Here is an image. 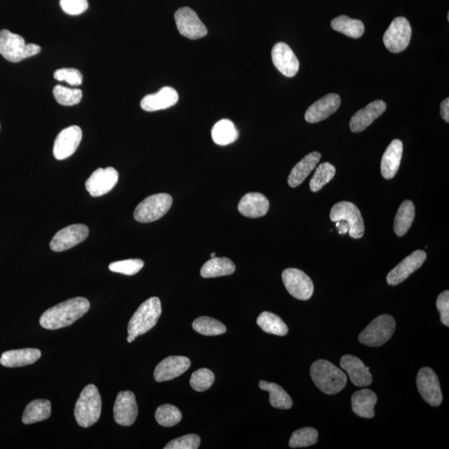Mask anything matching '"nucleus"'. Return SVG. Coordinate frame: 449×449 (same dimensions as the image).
<instances>
[{
    "instance_id": "obj_7",
    "label": "nucleus",
    "mask_w": 449,
    "mask_h": 449,
    "mask_svg": "<svg viewBox=\"0 0 449 449\" xmlns=\"http://www.w3.org/2000/svg\"><path fill=\"white\" fill-rule=\"evenodd\" d=\"M173 201V197L167 193L148 196L135 209L134 218L142 223L157 221L168 213Z\"/></svg>"
},
{
    "instance_id": "obj_29",
    "label": "nucleus",
    "mask_w": 449,
    "mask_h": 449,
    "mask_svg": "<svg viewBox=\"0 0 449 449\" xmlns=\"http://www.w3.org/2000/svg\"><path fill=\"white\" fill-rule=\"evenodd\" d=\"M51 415V401L47 399H35L25 408L22 421L25 424H32L46 420Z\"/></svg>"
},
{
    "instance_id": "obj_28",
    "label": "nucleus",
    "mask_w": 449,
    "mask_h": 449,
    "mask_svg": "<svg viewBox=\"0 0 449 449\" xmlns=\"http://www.w3.org/2000/svg\"><path fill=\"white\" fill-rule=\"evenodd\" d=\"M378 401L377 395L370 389H362L352 395V410L356 415L372 419L375 417V406Z\"/></svg>"
},
{
    "instance_id": "obj_24",
    "label": "nucleus",
    "mask_w": 449,
    "mask_h": 449,
    "mask_svg": "<svg viewBox=\"0 0 449 449\" xmlns=\"http://www.w3.org/2000/svg\"><path fill=\"white\" fill-rule=\"evenodd\" d=\"M269 202L262 193H247L239 202L238 210L241 214L249 218H259L267 215Z\"/></svg>"
},
{
    "instance_id": "obj_15",
    "label": "nucleus",
    "mask_w": 449,
    "mask_h": 449,
    "mask_svg": "<svg viewBox=\"0 0 449 449\" xmlns=\"http://www.w3.org/2000/svg\"><path fill=\"white\" fill-rule=\"evenodd\" d=\"M119 182V173L114 168L105 169L98 168L85 183L89 194L94 197H98L107 194L112 190Z\"/></svg>"
},
{
    "instance_id": "obj_13",
    "label": "nucleus",
    "mask_w": 449,
    "mask_h": 449,
    "mask_svg": "<svg viewBox=\"0 0 449 449\" xmlns=\"http://www.w3.org/2000/svg\"><path fill=\"white\" fill-rule=\"evenodd\" d=\"M89 229L83 224H74L58 232L51 242V248L55 253H61L79 245L86 240Z\"/></svg>"
},
{
    "instance_id": "obj_30",
    "label": "nucleus",
    "mask_w": 449,
    "mask_h": 449,
    "mask_svg": "<svg viewBox=\"0 0 449 449\" xmlns=\"http://www.w3.org/2000/svg\"><path fill=\"white\" fill-rule=\"evenodd\" d=\"M236 271V266L232 260L227 257H213L206 262L201 269L203 278H215L230 276Z\"/></svg>"
},
{
    "instance_id": "obj_45",
    "label": "nucleus",
    "mask_w": 449,
    "mask_h": 449,
    "mask_svg": "<svg viewBox=\"0 0 449 449\" xmlns=\"http://www.w3.org/2000/svg\"><path fill=\"white\" fill-rule=\"evenodd\" d=\"M60 6L67 15H79L88 10V0H60Z\"/></svg>"
},
{
    "instance_id": "obj_14",
    "label": "nucleus",
    "mask_w": 449,
    "mask_h": 449,
    "mask_svg": "<svg viewBox=\"0 0 449 449\" xmlns=\"http://www.w3.org/2000/svg\"><path fill=\"white\" fill-rule=\"evenodd\" d=\"M83 133L79 126L62 130L53 145V156L58 160H65L74 154L82 140Z\"/></svg>"
},
{
    "instance_id": "obj_18",
    "label": "nucleus",
    "mask_w": 449,
    "mask_h": 449,
    "mask_svg": "<svg viewBox=\"0 0 449 449\" xmlns=\"http://www.w3.org/2000/svg\"><path fill=\"white\" fill-rule=\"evenodd\" d=\"M427 255L424 250H416L403 259L388 274L387 282L389 286H397L406 281L408 276L419 269L424 264Z\"/></svg>"
},
{
    "instance_id": "obj_31",
    "label": "nucleus",
    "mask_w": 449,
    "mask_h": 449,
    "mask_svg": "<svg viewBox=\"0 0 449 449\" xmlns=\"http://www.w3.org/2000/svg\"><path fill=\"white\" fill-rule=\"evenodd\" d=\"M415 217V208L411 201H404L395 215L394 230L395 234L403 236L410 230Z\"/></svg>"
},
{
    "instance_id": "obj_36",
    "label": "nucleus",
    "mask_w": 449,
    "mask_h": 449,
    "mask_svg": "<svg viewBox=\"0 0 449 449\" xmlns=\"http://www.w3.org/2000/svg\"><path fill=\"white\" fill-rule=\"evenodd\" d=\"M192 328L197 333L206 336L220 335L227 332V327L222 322L208 316L196 319L192 323Z\"/></svg>"
},
{
    "instance_id": "obj_17",
    "label": "nucleus",
    "mask_w": 449,
    "mask_h": 449,
    "mask_svg": "<svg viewBox=\"0 0 449 449\" xmlns=\"http://www.w3.org/2000/svg\"><path fill=\"white\" fill-rule=\"evenodd\" d=\"M272 57L274 65L286 77L297 74L300 62L288 44L277 43L272 48Z\"/></svg>"
},
{
    "instance_id": "obj_41",
    "label": "nucleus",
    "mask_w": 449,
    "mask_h": 449,
    "mask_svg": "<svg viewBox=\"0 0 449 449\" xmlns=\"http://www.w3.org/2000/svg\"><path fill=\"white\" fill-rule=\"evenodd\" d=\"M215 375L208 369H200L193 373L190 380L192 388L196 391L203 392L212 387Z\"/></svg>"
},
{
    "instance_id": "obj_44",
    "label": "nucleus",
    "mask_w": 449,
    "mask_h": 449,
    "mask_svg": "<svg viewBox=\"0 0 449 449\" xmlns=\"http://www.w3.org/2000/svg\"><path fill=\"white\" fill-rule=\"evenodd\" d=\"M55 79L58 81H65L71 86H80L83 83V75L81 72L75 69H58L55 73Z\"/></svg>"
},
{
    "instance_id": "obj_21",
    "label": "nucleus",
    "mask_w": 449,
    "mask_h": 449,
    "mask_svg": "<svg viewBox=\"0 0 449 449\" xmlns=\"http://www.w3.org/2000/svg\"><path fill=\"white\" fill-rule=\"evenodd\" d=\"M340 367L348 373L350 380L357 387H366L372 384L370 367L356 356L347 354L340 359Z\"/></svg>"
},
{
    "instance_id": "obj_25",
    "label": "nucleus",
    "mask_w": 449,
    "mask_h": 449,
    "mask_svg": "<svg viewBox=\"0 0 449 449\" xmlns=\"http://www.w3.org/2000/svg\"><path fill=\"white\" fill-rule=\"evenodd\" d=\"M403 151V142L395 139L385 150L381 161V173L385 179H392L401 166Z\"/></svg>"
},
{
    "instance_id": "obj_4",
    "label": "nucleus",
    "mask_w": 449,
    "mask_h": 449,
    "mask_svg": "<svg viewBox=\"0 0 449 449\" xmlns=\"http://www.w3.org/2000/svg\"><path fill=\"white\" fill-rule=\"evenodd\" d=\"M40 51L41 47L35 43L26 44L22 36L7 29L0 31V53L8 61L19 62L37 55Z\"/></svg>"
},
{
    "instance_id": "obj_6",
    "label": "nucleus",
    "mask_w": 449,
    "mask_h": 449,
    "mask_svg": "<svg viewBox=\"0 0 449 449\" xmlns=\"http://www.w3.org/2000/svg\"><path fill=\"white\" fill-rule=\"evenodd\" d=\"M396 327L394 319L389 314H382L371 321L358 335V341L366 347H380L391 339Z\"/></svg>"
},
{
    "instance_id": "obj_47",
    "label": "nucleus",
    "mask_w": 449,
    "mask_h": 449,
    "mask_svg": "<svg viewBox=\"0 0 449 449\" xmlns=\"http://www.w3.org/2000/svg\"><path fill=\"white\" fill-rule=\"evenodd\" d=\"M440 114H441L442 119L445 121L446 123H449V98H447L444 100L441 106H440Z\"/></svg>"
},
{
    "instance_id": "obj_1",
    "label": "nucleus",
    "mask_w": 449,
    "mask_h": 449,
    "mask_svg": "<svg viewBox=\"0 0 449 449\" xmlns=\"http://www.w3.org/2000/svg\"><path fill=\"white\" fill-rule=\"evenodd\" d=\"M90 309L86 298L76 297L66 300L45 311L40 317L39 324L46 330H58L73 325Z\"/></svg>"
},
{
    "instance_id": "obj_2",
    "label": "nucleus",
    "mask_w": 449,
    "mask_h": 449,
    "mask_svg": "<svg viewBox=\"0 0 449 449\" xmlns=\"http://www.w3.org/2000/svg\"><path fill=\"white\" fill-rule=\"evenodd\" d=\"M311 376L316 387L329 395L340 393L347 384V375L326 359H319L313 363Z\"/></svg>"
},
{
    "instance_id": "obj_23",
    "label": "nucleus",
    "mask_w": 449,
    "mask_h": 449,
    "mask_svg": "<svg viewBox=\"0 0 449 449\" xmlns=\"http://www.w3.org/2000/svg\"><path fill=\"white\" fill-rule=\"evenodd\" d=\"M179 100L178 93L173 88L164 87L159 92L148 94L142 98L141 107L147 112H156L169 109Z\"/></svg>"
},
{
    "instance_id": "obj_10",
    "label": "nucleus",
    "mask_w": 449,
    "mask_h": 449,
    "mask_svg": "<svg viewBox=\"0 0 449 449\" xmlns=\"http://www.w3.org/2000/svg\"><path fill=\"white\" fill-rule=\"evenodd\" d=\"M283 283L289 293L295 299L308 300L314 293V284L311 278L299 269H286L282 273Z\"/></svg>"
},
{
    "instance_id": "obj_34",
    "label": "nucleus",
    "mask_w": 449,
    "mask_h": 449,
    "mask_svg": "<svg viewBox=\"0 0 449 449\" xmlns=\"http://www.w3.org/2000/svg\"><path fill=\"white\" fill-rule=\"evenodd\" d=\"M332 29L348 37L358 39L365 33V25L358 20L350 19L348 16L340 15L331 22Z\"/></svg>"
},
{
    "instance_id": "obj_42",
    "label": "nucleus",
    "mask_w": 449,
    "mask_h": 449,
    "mask_svg": "<svg viewBox=\"0 0 449 449\" xmlns=\"http://www.w3.org/2000/svg\"><path fill=\"white\" fill-rule=\"evenodd\" d=\"M145 267V262L140 259H130L112 262L109 269L112 272L123 274L126 276H134Z\"/></svg>"
},
{
    "instance_id": "obj_37",
    "label": "nucleus",
    "mask_w": 449,
    "mask_h": 449,
    "mask_svg": "<svg viewBox=\"0 0 449 449\" xmlns=\"http://www.w3.org/2000/svg\"><path fill=\"white\" fill-rule=\"evenodd\" d=\"M335 168L329 163H324L319 166L316 173L309 182V188L313 192L321 191L326 184L329 183L335 175Z\"/></svg>"
},
{
    "instance_id": "obj_48",
    "label": "nucleus",
    "mask_w": 449,
    "mask_h": 449,
    "mask_svg": "<svg viewBox=\"0 0 449 449\" xmlns=\"http://www.w3.org/2000/svg\"><path fill=\"white\" fill-rule=\"evenodd\" d=\"M336 228L338 229V232L340 235L347 234L349 230V224L344 221L337 222Z\"/></svg>"
},
{
    "instance_id": "obj_22",
    "label": "nucleus",
    "mask_w": 449,
    "mask_h": 449,
    "mask_svg": "<svg viewBox=\"0 0 449 449\" xmlns=\"http://www.w3.org/2000/svg\"><path fill=\"white\" fill-rule=\"evenodd\" d=\"M387 105L384 101L372 102L365 109L359 110L350 120L349 128L353 133H361L370 126L384 114Z\"/></svg>"
},
{
    "instance_id": "obj_38",
    "label": "nucleus",
    "mask_w": 449,
    "mask_h": 449,
    "mask_svg": "<svg viewBox=\"0 0 449 449\" xmlns=\"http://www.w3.org/2000/svg\"><path fill=\"white\" fill-rule=\"evenodd\" d=\"M155 417L161 426L173 427L181 422L182 415L176 406L163 404L157 408Z\"/></svg>"
},
{
    "instance_id": "obj_43",
    "label": "nucleus",
    "mask_w": 449,
    "mask_h": 449,
    "mask_svg": "<svg viewBox=\"0 0 449 449\" xmlns=\"http://www.w3.org/2000/svg\"><path fill=\"white\" fill-rule=\"evenodd\" d=\"M201 439L199 435L187 434L185 436L173 439L164 447L165 449H197L200 447Z\"/></svg>"
},
{
    "instance_id": "obj_40",
    "label": "nucleus",
    "mask_w": 449,
    "mask_h": 449,
    "mask_svg": "<svg viewBox=\"0 0 449 449\" xmlns=\"http://www.w3.org/2000/svg\"><path fill=\"white\" fill-rule=\"evenodd\" d=\"M55 100L62 106H74L82 100V90L56 85L53 90Z\"/></svg>"
},
{
    "instance_id": "obj_3",
    "label": "nucleus",
    "mask_w": 449,
    "mask_h": 449,
    "mask_svg": "<svg viewBox=\"0 0 449 449\" xmlns=\"http://www.w3.org/2000/svg\"><path fill=\"white\" fill-rule=\"evenodd\" d=\"M102 399L95 385L88 384L81 392L76 403L74 416L83 428L96 424L101 416Z\"/></svg>"
},
{
    "instance_id": "obj_33",
    "label": "nucleus",
    "mask_w": 449,
    "mask_h": 449,
    "mask_svg": "<svg viewBox=\"0 0 449 449\" xmlns=\"http://www.w3.org/2000/svg\"><path fill=\"white\" fill-rule=\"evenodd\" d=\"M259 387L269 394V403L272 406L280 410H289L293 406V402L288 394L283 389L280 385L275 383L260 381Z\"/></svg>"
},
{
    "instance_id": "obj_19",
    "label": "nucleus",
    "mask_w": 449,
    "mask_h": 449,
    "mask_svg": "<svg viewBox=\"0 0 449 449\" xmlns=\"http://www.w3.org/2000/svg\"><path fill=\"white\" fill-rule=\"evenodd\" d=\"M341 98L338 94L330 93L323 97L309 107L304 119L309 123H316L329 118L339 109Z\"/></svg>"
},
{
    "instance_id": "obj_32",
    "label": "nucleus",
    "mask_w": 449,
    "mask_h": 449,
    "mask_svg": "<svg viewBox=\"0 0 449 449\" xmlns=\"http://www.w3.org/2000/svg\"><path fill=\"white\" fill-rule=\"evenodd\" d=\"M239 133L231 120L222 119L214 125L212 130L213 140L219 146H227L235 142Z\"/></svg>"
},
{
    "instance_id": "obj_8",
    "label": "nucleus",
    "mask_w": 449,
    "mask_h": 449,
    "mask_svg": "<svg viewBox=\"0 0 449 449\" xmlns=\"http://www.w3.org/2000/svg\"><path fill=\"white\" fill-rule=\"evenodd\" d=\"M332 222H347L349 227V234L354 239H359L365 233V223L361 210L357 206L349 201H340L331 209Z\"/></svg>"
},
{
    "instance_id": "obj_16",
    "label": "nucleus",
    "mask_w": 449,
    "mask_h": 449,
    "mask_svg": "<svg viewBox=\"0 0 449 449\" xmlns=\"http://www.w3.org/2000/svg\"><path fill=\"white\" fill-rule=\"evenodd\" d=\"M114 420L122 426H131L136 421L138 408L135 394L131 391H122L116 398L114 407Z\"/></svg>"
},
{
    "instance_id": "obj_9",
    "label": "nucleus",
    "mask_w": 449,
    "mask_h": 449,
    "mask_svg": "<svg viewBox=\"0 0 449 449\" xmlns=\"http://www.w3.org/2000/svg\"><path fill=\"white\" fill-rule=\"evenodd\" d=\"M412 28L404 17H398L390 24L384 35V43L388 51L398 53L403 52L410 43Z\"/></svg>"
},
{
    "instance_id": "obj_50",
    "label": "nucleus",
    "mask_w": 449,
    "mask_h": 449,
    "mask_svg": "<svg viewBox=\"0 0 449 449\" xmlns=\"http://www.w3.org/2000/svg\"><path fill=\"white\" fill-rule=\"evenodd\" d=\"M210 257L212 258L215 257V253H213L212 254H210Z\"/></svg>"
},
{
    "instance_id": "obj_5",
    "label": "nucleus",
    "mask_w": 449,
    "mask_h": 449,
    "mask_svg": "<svg viewBox=\"0 0 449 449\" xmlns=\"http://www.w3.org/2000/svg\"><path fill=\"white\" fill-rule=\"evenodd\" d=\"M161 314L159 298L152 297L143 302L128 323V335L138 337L147 333L156 325Z\"/></svg>"
},
{
    "instance_id": "obj_46",
    "label": "nucleus",
    "mask_w": 449,
    "mask_h": 449,
    "mask_svg": "<svg viewBox=\"0 0 449 449\" xmlns=\"http://www.w3.org/2000/svg\"><path fill=\"white\" fill-rule=\"evenodd\" d=\"M437 308L441 317V322L447 327L449 326V291H443L437 299Z\"/></svg>"
},
{
    "instance_id": "obj_27",
    "label": "nucleus",
    "mask_w": 449,
    "mask_h": 449,
    "mask_svg": "<svg viewBox=\"0 0 449 449\" xmlns=\"http://www.w3.org/2000/svg\"><path fill=\"white\" fill-rule=\"evenodd\" d=\"M321 159L320 152H313L305 156L295 166L288 177V184L290 187H297L302 185L305 179L316 168Z\"/></svg>"
},
{
    "instance_id": "obj_39",
    "label": "nucleus",
    "mask_w": 449,
    "mask_h": 449,
    "mask_svg": "<svg viewBox=\"0 0 449 449\" xmlns=\"http://www.w3.org/2000/svg\"><path fill=\"white\" fill-rule=\"evenodd\" d=\"M318 431L311 427L296 430L292 434L289 446L292 448L312 446L318 442Z\"/></svg>"
},
{
    "instance_id": "obj_26",
    "label": "nucleus",
    "mask_w": 449,
    "mask_h": 449,
    "mask_svg": "<svg viewBox=\"0 0 449 449\" xmlns=\"http://www.w3.org/2000/svg\"><path fill=\"white\" fill-rule=\"evenodd\" d=\"M40 357H41V351L38 349L8 350L2 354L0 363L8 368L22 367L32 365Z\"/></svg>"
},
{
    "instance_id": "obj_11",
    "label": "nucleus",
    "mask_w": 449,
    "mask_h": 449,
    "mask_svg": "<svg viewBox=\"0 0 449 449\" xmlns=\"http://www.w3.org/2000/svg\"><path fill=\"white\" fill-rule=\"evenodd\" d=\"M417 388L424 401L431 406L438 407L442 403L443 394L439 380L430 368L424 367L417 373Z\"/></svg>"
},
{
    "instance_id": "obj_20",
    "label": "nucleus",
    "mask_w": 449,
    "mask_h": 449,
    "mask_svg": "<svg viewBox=\"0 0 449 449\" xmlns=\"http://www.w3.org/2000/svg\"><path fill=\"white\" fill-rule=\"evenodd\" d=\"M191 366L190 359L185 356H170L156 367L154 379L157 382L169 381L177 378Z\"/></svg>"
},
{
    "instance_id": "obj_35",
    "label": "nucleus",
    "mask_w": 449,
    "mask_h": 449,
    "mask_svg": "<svg viewBox=\"0 0 449 449\" xmlns=\"http://www.w3.org/2000/svg\"><path fill=\"white\" fill-rule=\"evenodd\" d=\"M257 325L267 334L285 336L288 333V327L276 314L264 311L257 318Z\"/></svg>"
},
{
    "instance_id": "obj_49",
    "label": "nucleus",
    "mask_w": 449,
    "mask_h": 449,
    "mask_svg": "<svg viewBox=\"0 0 449 449\" xmlns=\"http://www.w3.org/2000/svg\"><path fill=\"white\" fill-rule=\"evenodd\" d=\"M135 339H136V337H134L132 335H128V343H132V342H133Z\"/></svg>"
},
{
    "instance_id": "obj_12",
    "label": "nucleus",
    "mask_w": 449,
    "mask_h": 449,
    "mask_svg": "<svg viewBox=\"0 0 449 449\" xmlns=\"http://www.w3.org/2000/svg\"><path fill=\"white\" fill-rule=\"evenodd\" d=\"M174 17L179 33L184 37L194 40L203 38L208 34V29L191 8H179Z\"/></svg>"
}]
</instances>
